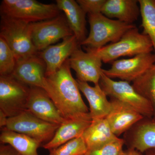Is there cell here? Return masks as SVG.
I'll return each mask as SVG.
<instances>
[{
    "label": "cell",
    "mask_w": 155,
    "mask_h": 155,
    "mask_svg": "<svg viewBox=\"0 0 155 155\" xmlns=\"http://www.w3.org/2000/svg\"><path fill=\"white\" fill-rule=\"evenodd\" d=\"M44 89L66 120L90 115L71 73L69 59L57 72L46 77Z\"/></svg>",
    "instance_id": "obj_1"
},
{
    "label": "cell",
    "mask_w": 155,
    "mask_h": 155,
    "mask_svg": "<svg viewBox=\"0 0 155 155\" xmlns=\"http://www.w3.org/2000/svg\"><path fill=\"white\" fill-rule=\"evenodd\" d=\"M99 57L103 63H112L122 57H134L153 50L151 41L146 35L140 33L137 27L128 30L116 42L98 49L85 48Z\"/></svg>",
    "instance_id": "obj_2"
},
{
    "label": "cell",
    "mask_w": 155,
    "mask_h": 155,
    "mask_svg": "<svg viewBox=\"0 0 155 155\" xmlns=\"http://www.w3.org/2000/svg\"><path fill=\"white\" fill-rule=\"evenodd\" d=\"M88 15L90 31L80 45L91 49L101 48L109 42H116L128 30L136 27L134 24L110 19L102 13Z\"/></svg>",
    "instance_id": "obj_3"
},
{
    "label": "cell",
    "mask_w": 155,
    "mask_h": 155,
    "mask_svg": "<svg viewBox=\"0 0 155 155\" xmlns=\"http://www.w3.org/2000/svg\"><path fill=\"white\" fill-rule=\"evenodd\" d=\"M0 37L11 48L16 61L38 53L32 42L30 22L1 16Z\"/></svg>",
    "instance_id": "obj_4"
},
{
    "label": "cell",
    "mask_w": 155,
    "mask_h": 155,
    "mask_svg": "<svg viewBox=\"0 0 155 155\" xmlns=\"http://www.w3.org/2000/svg\"><path fill=\"white\" fill-rule=\"evenodd\" d=\"M1 16L35 22L52 19L61 14L56 4H45L35 0H3Z\"/></svg>",
    "instance_id": "obj_5"
},
{
    "label": "cell",
    "mask_w": 155,
    "mask_h": 155,
    "mask_svg": "<svg viewBox=\"0 0 155 155\" xmlns=\"http://www.w3.org/2000/svg\"><path fill=\"white\" fill-rule=\"evenodd\" d=\"M99 84L106 95L110 98L116 99L125 103L143 117H153V111L150 103L139 94L130 82L114 81L103 72Z\"/></svg>",
    "instance_id": "obj_6"
},
{
    "label": "cell",
    "mask_w": 155,
    "mask_h": 155,
    "mask_svg": "<svg viewBox=\"0 0 155 155\" xmlns=\"http://www.w3.org/2000/svg\"><path fill=\"white\" fill-rule=\"evenodd\" d=\"M30 87L12 75H0V110L8 118L27 110Z\"/></svg>",
    "instance_id": "obj_7"
},
{
    "label": "cell",
    "mask_w": 155,
    "mask_h": 155,
    "mask_svg": "<svg viewBox=\"0 0 155 155\" xmlns=\"http://www.w3.org/2000/svg\"><path fill=\"white\" fill-rule=\"evenodd\" d=\"M31 26L32 42L38 52L73 35L65 15L62 14L52 19L31 22Z\"/></svg>",
    "instance_id": "obj_8"
},
{
    "label": "cell",
    "mask_w": 155,
    "mask_h": 155,
    "mask_svg": "<svg viewBox=\"0 0 155 155\" xmlns=\"http://www.w3.org/2000/svg\"><path fill=\"white\" fill-rule=\"evenodd\" d=\"M60 125L41 120L26 110L8 118L5 127L28 136L44 144L52 139Z\"/></svg>",
    "instance_id": "obj_9"
},
{
    "label": "cell",
    "mask_w": 155,
    "mask_h": 155,
    "mask_svg": "<svg viewBox=\"0 0 155 155\" xmlns=\"http://www.w3.org/2000/svg\"><path fill=\"white\" fill-rule=\"evenodd\" d=\"M155 64V57L152 53L137 55L129 59L116 60L109 69H103L106 76L118 78L128 82L134 81Z\"/></svg>",
    "instance_id": "obj_10"
},
{
    "label": "cell",
    "mask_w": 155,
    "mask_h": 155,
    "mask_svg": "<svg viewBox=\"0 0 155 155\" xmlns=\"http://www.w3.org/2000/svg\"><path fill=\"white\" fill-rule=\"evenodd\" d=\"M79 47L69 58L70 68L76 72L78 80L99 84L103 74L102 61L93 53L88 50L84 52Z\"/></svg>",
    "instance_id": "obj_11"
},
{
    "label": "cell",
    "mask_w": 155,
    "mask_h": 155,
    "mask_svg": "<svg viewBox=\"0 0 155 155\" xmlns=\"http://www.w3.org/2000/svg\"><path fill=\"white\" fill-rule=\"evenodd\" d=\"M27 110L44 121L61 125L66 120L43 89L30 87Z\"/></svg>",
    "instance_id": "obj_12"
},
{
    "label": "cell",
    "mask_w": 155,
    "mask_h": 155,
    "mask_svg": "<svg viewBox=\"0 0 155 155\" xmlns=\"http://www.w3.org/2000/svg\"><path fill=\"white\" fill-rule=\"evenodd\" d=\"M46 65L38 54L18 60L11 75L29 87L44 88Z\"/></svg>",
    "instance_id": "obj_13"
},
{
    "label": "cell",
    "mask_w": 155,
    "mask_h": 155,
    "mask_svg": "<svg viewBox=\"0 0 155 155\" xmlns=\"http://www.w3.org/2000/svg\"><path fill=\"white\" fill-rule=\"evenodd\" d=\"M122 139L127 148L142 153L155 149V119L143 117L123 134Z\"/></svg>",
    "instance_id": "obj_14"
},
{
    "label": "cell",
    "mask_w": 155,
    "mask_h": 155,
    "mask_svg": "<svg viewBox=\"0 0 155 155\" xmlns=\"http://www.w3.org/2000/svg\"><path fill=\"white\" fill-rule=\"evenodd\" d=\"M80 46L73 35L64 39L60 43L52 45L39 52V56L46 65V77L52 75L59 70Z\"/></svg>",
    "instance_id": "obj_15"
},
{
    "label": "cell",
    "mask_w": 155,
    "mask_h": 155,
    "mask_svg": "<svg viewBox=\"0 0 155 155\" xmlns=\"http://www.w3.org/2000/svg\"><path fill=\"white\" fill-rule=\"evenodd\" d=\"M111 108L106 117L113 133L119 137L143 116L125 103L110 98Z\"/></svg>",
    "instance_id": "obj_16"
},
{
    "label": "cell",
    "mask_w": 155,
    "mask_h": 155,
    "mask_svg": "<svg viewBox=\"0 0 155 155\" xmlns=\"http://www.w3.org/2000/svg\"><path fill=\"white\" fill-rule=\"evenodd\" d=\"M91 115L66 120L60 125L52 139L42 147L49 151L58 147L73 139L81 137L84 130L91 124Z\"/></svg>",
    "instance_id": "obj_17"
},
{
    "label": "cell",
    "mask_w": 155,
    "mask_h": 155,
    "mask_svg": "<svg viewBox=\"0 0 155 155\" xmlns=\"http://www.w3.org/2000/svg\"><path fill=\"white\" fill-rule=\"evenodd\" d=\"M58 8L63 11L69 27L80 45L86 38V14L76 1L57 0Z\"/></svg>",
    "instance_id": "obj_18"
},
{
    "label": "cell",
    "mask_w": 155,
    "mask_h": 155,
    "mask_svg": "<svg viewBox=\"0 0 155 155\" xmlns=\"http://www.w3.org/2000/svg\"><path fill=\"white\" fill-rule=\"evenodd\" d=\"M76 81L80 91L88 101L92 119L106 118L110 110L111 104L100 84L93 87L87 82Z\"/></svg>",
    "instance_id": "obj_19"
},
{
    "label": "cell",
    "mask_w": 155,
    "mask_h": 155,
    "mask_svg": "<svg viewBox=\"0 0 155 155\" xmlns=\"http://www.w3.org/2000/svg\"><path fill=\"white\" fill-rule=\"evenodd\" d=\"M81 137L87 151L101 147L120 138L113 133L106 118L92 120L91 124L84 130Z\"/></svg>",
    "instance_id": "obj_20"
},
{
    "label": "cell",
    "mask_w": 155,
    "mask_h": 155,
    "mask_svg": "<svg viewBox=\"0 0 155 155\" xmlns=\"http://www.w3.org/2000/svg\"><path fill=\"white\" fill-rule=\"evenodd\" d=\"M101 13L110 19L133 24L140 15L138 1L106 0Z\"/></svg>",
    "instance_id": "obj_21"
},
{
    "label": "cell",
    "mask_w": 155,
    "mask_h": 155,
    "mask_svg": "<svg viewBox=\"0 0 155 155\" xmlns=\"http://www.w3.org/2000/svg\"><path fill=\"white\" fill-rule=\"evenodd\" d=\"M0 141L2 144L13 147L20 155H39L38 149L42 143L28 136L8 130L2 129Z\"/></svg>",
    "instance_id": "obj_22"
},
{
    "label": "cell",
    "mask_w": 155,
    "mask_h": 155,
    "mask_svg": "<svg viewBox=\"0 0 155 155\" xmlns=\"http://www.w3.org/2000/svg\"><path fill=\"white\" fill-rule=\"evenodd\" d=\"M132 82L136 91L150 103L155 119V67L153 66Z\"/></svg>",
    "instance_id": "obj_23"
},
{
    "label": "cell",
    "mask_w": 155,
    "mask_h": 155,
    "mask_svg": "<svg viewBox=\"0 0 155 155\" xmlns=\"http://www.w3.org/2000/svg\"><path fill=\"white\" fill-rule=\"evenodd\" d=\"M142 18V33L150 38L155 57V0H138Z\"/></svg>",
    "instance_id": "obj_24"
},
{
    "label": "cell",
    "mask_w": 155,
    "mask_h": 155,
    "mask_svg": "<svg viewBox=\"0 0 155 155\" xmlns=\"http://www.w3.org/2000/svg\"><path fill=\"white\" fill-rule=\"evenodd\" d=\"M14 53L4 39L0 37V75H11L16 64Z\"/></svg>",
    "instance_id": "obj_25"
},
{
    "label": "cell",
    "mask_w": 155,
    "mask_h": 155,
    "mask_svg": "<svg viewBox=\"0 0 155 155\" xmlns=\"http://www.w3.org/2000/svg\"><path fill=\"white\" fill-rule=\"evenodd\" d=\"M87 151L86 144L80 137L51 150L48 155H84Z\"/></svg>",
    "instance_id": "obj_26"
},
{
    "label": "cell",
    "mask_w": 155,
    "mask_h": 155,
    "mask_svg": "<svg viewBox=\"0 0 155 155\" xmlns=\"http://www.w3.org/2000/svg\"><path fill=\"white\" fill-rule=\"evenodd\" d=\"M125 145L123 139L106 145L96 149L87 151L84 155H122Z\"/></svg>",
    "instance_id": "obj_27"
},
{
    "label": "cell",
    "mask_w": 155,
    "mask_h": 155,
    "mask_svg": "<svg viewBox=\"0 0 155 155\" xmlns=\"http://www.w3.org/2000/svg\"><path fill=\"white\" fill-rule=\"evenodd\" d=\"M85 14L101 13L106 0H77L76 1Z\"/></svg>",
    "instance_id": "obj_28"
},
{
    "label": "cell",
    "mask_w": 155,
    "mask_h": 155,
    "mask_svg": "<svg viewBox=\"0 0 155 155\" xmlns=\"http://www.w3.org/2000/svg\"><path fill=\"white\" fill-rule=\"evenodd\" d=\"M0 155H20L18 152L8 144H1Z\"/></svg>",
    "instance_id": "obj_29"
},
{
    "label": "cell",
    "mask_w": 155,
    "mask_h": 155,
    "mask_svg": "<svg viewBox=\"0 0 155 155\" xmlns=\"http://www.w3.org/2000/svg\"><path fill=\"white\" fill-rule=\"evenodd\" d=\"M8 116L3 111L0 110V127L1 128L5 127L7 125L8 119Z\"/></svg>",
    "instance_id": "obj_30"
},
{
    "label": "cell",
    "mask_w": 155,
    "mask_h": 155,
    "mask_svg": "<svg viewBox=\"0 0 155 155\" xmlns=\"http://www.w3.org/2000/svg\"><path fill=\"white\" fill-rule=\"evenodd\" d=\"M122 155H143V154L134 149L127 148L124 150Z\"/></svg>",
    "instance_id": "obj_31"
},
{
    "label": "cell",
    "mask_w": 155,
    "mask_h": 155,
    "mask_svg": "<svg viewBox=\"0 0 155 155\" xmlns=\"http://www.w3.org/2000/svg\"><path fill=\"white\" fill-rule=\"evenodd\" d=\"M143 155H155V149H152L147 151Z\"/></svg>",
    "instance_id": "obj_32"
},
{
    "label": "cell",
    "mask_w": 155,
    "mask_h": 155,
    "mask_svg": "<svg viewBox=\"0 0 155 155\" xmlns=\"http://www.w3.org/2000/svg\"><path fill=\"white\" fill-rule=\"evenodd\" d=\"M153 67H155V64L153 65Z\"/></svg>",
    "instance_id": "obj_33"
}]
</instances>
